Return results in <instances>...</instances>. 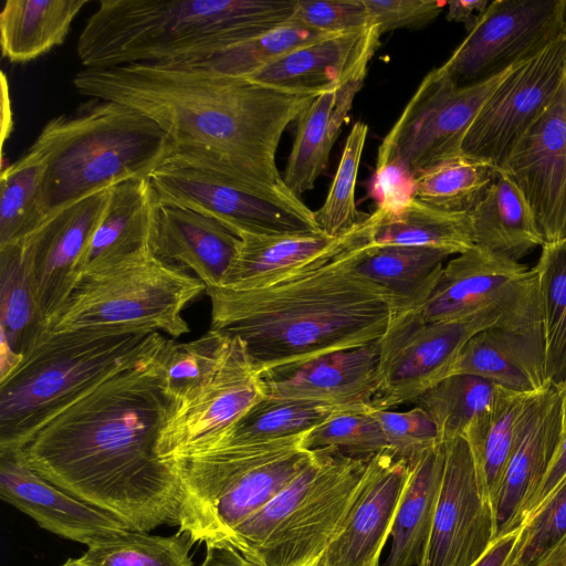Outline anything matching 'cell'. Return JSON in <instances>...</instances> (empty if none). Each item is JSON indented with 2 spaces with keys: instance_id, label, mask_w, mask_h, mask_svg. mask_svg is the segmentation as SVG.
<instances>
[{
  "instance_id": "836d02e7",
  "label": "cell",
  "mask_w": 566,
  "mask_h": 566,
  "mask_svg": "<svg viewBox=\"0 0 566 566\" xmlns=\"http://www.w3.org/2000/svg\"><path fill=\"white\" fill-rule=\"evenodd\" d=\"M88 0H7L0 13L2 56L12 63L38 59L61 45Z\"/></svg>"
},
{
  "instance_id": "7402d4cb",
  "label": "cell",
  "mask_w": 566,
  "mask_h": 566,
  "mask_svg": "<svg viewBox=\"0 0 566 566\" xmlns=\"http://www.w3.org/2000/svg\"><path fill=\"white\" fill-rule=\"evenodd\" d=\"M408 475L409 464L389 450L370 457L355 501L316 566H379Z\"/></svg>"
},
{
  "instance_id": "bcb514c9",
  "label": "cell",
  "mask_w": 566,
  "mask_h": 566,
  "mask_svg": "<svg viewBox=\"0 0 566 566\" xmlns=\"http://www.w3.org/2000/svg\"><path fill=\"white\" fill-rule=\"evenodd\" d=\"M305 450L335 452L354 458H369L388 450L378 421L366 411L337 413L304 433Z\"/></svg>"
},
{
  "instance_id": "5b68a950",
  "label": "cell",
  "mask_w": 566,
  "mask_h": 566,
  "mask_svg": "<svg viewBox=\"0 0 566 566\" xmlns=\"http://www.w3.org/2000/svg\"><path fill=\"white\" fill-rule=\"evenodd\" d=\"M171 153L170 140L147 116L90 98L50 119L24 156L44 167L40 210L45 220L96 191L149 178Z\"/></svg>"
},
{
  "instance_id": "681fc988",
  "label": "cell",
  "mask_w": 566,
  "mask_h": 566,
  "mask_svg": "<svg viewBox=\"0 0 566 566\" xmlns=\"http://www.w3.org/2000/svg\"><path fill=\"white\" fill-rule=\"evenodd\" d=\"M291 19L327 34L375 25L364 0H296Z\"/></svg>"
},
{
  "instance_id": "db71d44e",
  "label": "cell",
  "mask_w": 566,
  "mask_h": 566,
  "mask_svg": "<svg viewBox=\"0 0 566 566\" xmlns=\"http://www.w3.org/2000/svg\"><path fill=\"white\" fill-rule=\"evenodd\" d=\"M488 0H452L447 1V20L463 23L470 32L481 14L486 10Z\"/></svg>"
},
{
  "instance_id": "cb8c5ba5",
  "label": "cell",
  "mask_w": 566,
  "mask_h": 566,
  "mask_svg": "<svg viewBox=\"0 0 566 566\" xmlns=\"http://www.w3.org/2000/svg\"><path fill=\"white\" fill-rule=\"evenodd\" d=\"M380 36L376 25L331 34L295 49L247 78L292 90L325 91L367 70Z\"/></svg>"
},
{
  "instance_id": "e575fe53",
  "label": "cell",
  "mask_w": 566,
  "mask_h": 566,
  "mask_svg": "<svg viewBox=\"0 0 566 566\" xmlns=\"http://www.w3.org/2000/svg\"><path fill=\"white\" fill-rule=\"evenodd\" d=\"M1 357H21L46 331L36 307L24 240L0 247Z\"/></svg>"
},
{
  "instance_id": "7bdbcfd3",
  "label": "cell",
  "mask_w": 566,
  "mask_h": 566,
  "mask_svg": "<svg viewBox=\"0 0 566 566\" xmlns=\"http://www.w3.org/2000/svg\"><path fill=\"white\" fill-rule=\"evenodd\" d=\"M43 176V165L24 155L2 168L0 247L25 239L44 221L40 210Z\"/></svg>"
},
{
  "instance_id": "60d3db41",
  "label": "cell",
  "mask_w": 566,
  "mask_h": 566,
  "mask_svg": "<svg viewBox=\"0 0 566 566\" xmlns=\"http://www.w3.org/2000/svg\"><path fill=\"white\" fill-rule=\"evenodd\" d=\"M192 544L182 531L159 536L127 530L87 546L78 560L86 566H193Z\"/></svg>"
},
{
  "instance_id": "e0dca14e",
  "label": "cell",
  "mask_w": 566,
  "mask_h": 566,
  "mask_svg": "<svg viewBox=\"0 0 566 566\" xmlns=\"http://www.w3.org/2000/svg\"><path fill=\"white\" fill-rule=\"evenodd\" d=\"M444 467L431 532L417 566H474L495 541V517L463 437L443 442Z\"/></svg>"
},
{
  "instance_id": "6f0895ef",
  "label": "cell",
  "mask_w": 566,
  "mask_h": 566,
  "mask_svg": "<svg viewBox=\"0 0 566 566\" xmlns=\"http://www.w3.org/2000/svg\"><path fill=\"white\" fill-rule=\"evenodd\" d=\"M539 566H566V538Z\"/></svg>"
},
{
  "instance_id": "d590c367",
  "label": "cell",
  "mask_w": 566,
  "mask_h": 566,
  "mask_svg": "<svg viewBox=\"0 0 566 566\" xmlns=\"http://www.w3.org/2000/svg\"><path fill=\"white\" fill-rule=\"evenodd\" d=\"M532 395L500 387L492 408L473 420L462 434L470 448L481 491L492 507L521 416Z\"/></svg>"
},
{
  "instance_id": "8fae6325",
  "label": "cell",
  "mask_w": 566,
  "mask_h": 566,
  "mask_svg": "<svg viewBox=\"0 0 566 566\" xmlns=\"http://www.w3.org/2000/svg\"><path fill=\"white\" fill-rule=\"evenodd\" d=\"M157 202L211 218L238 238L321 231L314 211L252 191L205 158L172 151L149 177Z\"/></svg>"
},
{
  "instance_id": "11a10c76",
  "label": "cell",
  "mask_w": 566,
  "mask_h": 566,
  "mask_svg": "<svg viewBox=\"0 0 566 566\" xmlns=\"http://www.w3.org/2000/svg\"><path fill=\"white\" fill-rule=\"evenodd\" d=\"M206 546V556L201 566H258L231 545L207 543Z\"/></svg>"
},
{
  "instance_id": "680465c9",
  "label": "cell",
  "mask_w": 566,
  "mask_h": 566,
  "mask_svg": "<svg viewBox=\"0 0 566 566\" xmlns=\"http://www.w3.org/2000/svg\"><path fill=\"white\" fill-rule=\"evenodd\" d=\"M60 566H86L82 564L78 558H69Z\"/></svg>"
},
{
  "instance_id": "74e56055",
  "label": "cell",
  "mask_w": 566,
  "mask_h": 566,
  "mask_svg": "<svg viewBox=\"0 0 566 566\" xmlns=\"http://www.w3.org/2000/svg\"><path fill=\"white\" fill-rule=\"evenodd\" d=\"M346 411L349 410L307 400L264 397L224 434L198 448L217 443L262 441L293 437L305 433L331 417Z\"/></svg>"
},
{
  "instance_id": "3957f363",
  "label": "cell",
  "mask_w": 566,
  "mask_h": 566,
  "mask_svg": "<svg viewBox=\"0 0 566 566\" xmlns=\"http://www.w3.org/2000/svg\"><path fill=\"white\" fill-rule=\"evenodd\" d=\"M373 244L367 216L324 254L264 286L207 289L210 329L239 339L261 373L380 340L392 303L357 271Z\"/></svg>"
},
{
  "instance_id": "6da1fadb",
  "label": "cell",
  "mask_w": 566,
  "mask_h": 566,
  "mask_svg": "<svg viewBox=\"0 0 566 566\" xmlns=\"http://www.w3.org/2000/svg\"><path fill=\"white\" fill-rule=\"evenodd\" d=\"M157 358L105 379L14 450L51 483L139 532L178 524L184 502L172 461L158 453L171 401Z\"/></svg>"
},
{
  "instance_id": "44dd1931",
  "label": "cell",
  "mask_w": 566,
  "mask_h": 566,
  "mask_svg": "<svg viewBox=\"0 0 566 566\" xmlns=\"http://www.w3.org/2000/svg\"><path fill=\"white\" fill-rule=\"evenodd\" d=\"M380 340L325 354L261 374L268 398L307 400L349 411L371 408L377 389Z\"/></svg>"
},
{
  "instance_id": "8992f818",
  "label": "cell",
  "mask_w": 566,
  "mask_h": 566,
  "mask_svg": "<svg viewBox=\"0 0 566 566\" xmlns=\"http://www.w3.org/2000/svg\"><path fill=\"white\" fill-rule=\"evenodd\" d=\"M159 332L46 329L0 378V451H14L48 420L105 379L155 360Z\"/></svg>"
},
{
  "instance_id": "ac0fdd59",
  "label": "cell",
  "mask_w": 566,
  "mask_h": 566,
  "mask_svg": "<svg viewBox=\"0 0 566 566\" xmlns=\"http://www.w3.org/2000/svg\"><path fill=\"white\" fill-rule=\"evenodd\" d=\"M501 170L526 198L544 242L566 239V67L552 101Z\"/></svg>"
},
{
  "instance_id": "b9f144b4",
  "label": "cell",
  "mask_w": 566,
  "mask_h": 566,
  "mask_svg": "<svg viewBox=\"0 0 566 566\" xmlns=\"http://www.w3.org/2000/svg\"><path fill=\"white\" fill-rule=\"evenodd\" d=\"M327 33L290 19L287 22L189 66L248 77L281 56L325 38Z\"/></svg>"
},
{
  "instance_id": "f5cc1de1",
  "label": "cell",
  "mask_w": 566,
  "mask_h": 566,
  "mask_svg": "<svg viewBox=\"0 0 566 566\" xmlns=\"http://www.w3.org/2000/svg\"><path fill=\"white\" fill-rule=\"evenodd\" d=\"M566 476V428L563 430L562 439L557 448L555 458L552 465L534 494L524 513V522L542 505V503L549 496L554 489ZM522 527V526H521Z\"/></svg>"
},
{
  "instance_id": "52a82bcc",
  "label": "cell",
  "mask_w": 566,
  "mask_h": 566,
  "mask_svg": "<svg viewBox=\"0 0 566 566\" xmlns=\"http://www.w3.org/2000/svg\"><path fill=\"white\" fill-rule=\"evenodd\" d=\"M304 433L274 440L217 443L168 458L184 502L179 531L193 543H223L232 530L289 485L313 460Z\"/></svg>"
},
{
  "instance_id": "9f6ffc18",
  "label": "cell",
  "mask_w": 566,
  "mask_h": 566,
  "mask_svg": "<svg viewBox=\"0 0 566 566\" xmlns=\"http://www.w3.org/2000/svg\"><path fill=\"white\" fill-rule=\"evenodd\" d=\"M518 533L520 530L495 539L486 554L474 566H510L511 554Z\"/></svg>"
},
{
  "instance_id": "7dc6e473",
  "label": "cell",
  "mask_w": 566,
  "mask_h": 566,
  "mask_svg": "<svg viewBox=\"0 0 566 566\" xmlns=\"http://www.w3.org/2000/svg\"><path fill=\"white\" fill-rule=\"evenodd\" d=\"M566 538V476L520 528L510 566H539Z\"/></svg>"
},
{
  "instance_id": "484cf974",
  "label": "cell",
  "mask_w": 566,
  "mask_h": 566,
  "mask_svg": "<svg viewBox=\"0 0 566 566\" xmlns=\"http://www.w3.org/2000/svg\"><path fill=\"white\" fill-rule=\"evenodd\" d=\"M452 375L478 376L521 394L539 392L549 385L543 334L496 327L481 331L459 350L450 367Z\"/></svg>"
},
{
  "instance_id": "ba28073f",
  "label": "cell",
  "mask_w": 566,
  "mask_h": 566,
  "mask_svg": "<svg viewBox=\"0 0 566 566\" xmlns=\"http://www.w3.org/2000/svg\"><path fill=\"white\" fill-rule=\"evenodd\" d=\"M369 458L315 451L310 464L223 543L258 566L316 565L355 501Z\"/></svg>"
},
{
  "instance_id": "9c48e42d",
  "label": "cell",
  "mask_w": 566,
  "mask_h": 566,
  "mask_svg": "<svg viewBox=\"0 0 566 566\" xmlns=\"http://www.w3.org/2000/svg\"><path fill=\"white\" fill-rule=\"evenodd\" d=\"M206 290L185 268L161 260L147 247L82 274L48 329L151 331L177 338L190 331L182 311Z\"/></svg>"
},
{
  "instance_id": "4316f807",
  "label": "cell",
  "mask_w": 566,
  "mask_h": 566,
  "mask_svg": "<svg viewBox=\"0 0 566 566\" xmlns=\"http://www.w3.org/2000/svg\"><path fill=\"white\" fill-rule=\"evenodd\" d=\"M367 70L317 95L296 119V132L283 179L300 197L314 188L328 165L332 148L342 133Z\"/></svg>"
},
{
  "instance_id": "d4e9b609",
  "label": "cell",
  "mask_w": 566,
  "mask_h": 566,
  "mask_svg": "<svg viewBox=\"0 0 566 566\" xmlns=\"http://www.w3.org/2000/svg\"><path fill=\"white\" fill-rule=\"evenodd\" d=\"M240 239L218 221L157 202L151 249L161 260L190 269L206 287L222 285Z\"/></svg>"
},
{
  "instance_id": "ffe728a7",
  "label": "cell",
  "mask_w": 566,
  "mask_h": 566,
  "mask_svg": "<svg viewBox=\"0 0 566 566\" xmlns=\"http://www.w3.org/2000/svg\"><path fill=\"white\" fill-rule=\"evenodd\" d=\"M563 430L564 390L548 385L528 398L521 416L493 504L495 539L523 525L526 506L552 465Z\"/></svg>"
},
{
  "instance_id": "f546056e",
  "label": "cell",
  "mask_w": 566,
  "mask_h": 566,
  "mask_svg": "<svg viewBox=\"0 0 566 566\" xmlns=\"http://www.w3.org/2000/svg\"><path fill=\"white\" fill-rule=\"evenodd\" d=\"M409 464V475L390 533L384 566H417L428 542L442 482L443 443Z\"/></svg>"
},
{
  "instance_id": "30bf717a",
  "label": "cell",
  "mask_w": 566,
  "mask_h": 566,
  "mask_svg": "<svg viewBox=\"0 0 566 566\" xmlns=\"http://www.w3.org/2000/svg\"><path fill=\"white\" fill-rule=\"evenodd\" d=\"M483 312L499 315L506 329L543 334L535 269L474 245L444 264L420 307L398 316L436 323Z\"/></svg>"
},
{
  "instance_id": "9a60e30c",
  "label": "cell",
  "mask_w": 566,
  "mask_h": 566,
  "mask_svg": "<svg viewBox=\"0 0 566 566\" xmlns=\"http://www.w3.org/2000/svg\"><path fill=\"white\" fill-rule=\"evenodd\" d=\"M566 0H494L441 65L458 86L491 78L563 34Z\"/></svg>"
},
{
  "instance_id": "7a4b0ae2",
  "label": "cell",
  "mask_w": 566,
  "mask_h": 566,
  "mask_svg": "<svg viewBox=\"0 0 566 566\" xmlns=\"http://www.w3.org/2000/svg\"><path fill=\"white\" fill-rule=\"evenodd\" d=\"M83 96L117 102L156 123L180 151L207 159L260 196L308 207L276 165L281 138L324 91L292 90L182 64L83 69Z\"/></svg>"
},
{
  "instance_id": "4fadbf2b",
  "label": "cell",
  "mask_w": 566,
  "mask_h": 566,
  "mask_svg": "<svg viewBox=\"0 0 566 566\" xmlns=\"http://www.w3.org/2000/svg\"><path fill=\"white\" fill-rule=\"evenodd\" d=\"M493 327L506 329L491 312L436 323L395 316L380 339L379 381L370 409L412 403L449 376L455 356L473 335Z\"/></svg>"
},
{
  "instance_id": "2e32d148",
  "label": "cell",
  "mask_w": 566,
  "mask_h": 566,
  "mask_svg": "<svg viewBox=\"0 0 566 566\" xmlns=\"http://www.w3.org/2000/svg\"><path fill=\"white\" fill-rule=\"evenodd\" d=\"M228 338V337H227ZM261 370L237 338H228L209 379L171 408L158 440L168 459L224 434L265 397Z\"/></svg>"
},
{
  "instance_id": "603a6c76",
  "label": "cell",
  "mask_w": 566,
  "mask_h": 566,
  "mask_svg": "<svg viewBox=\"0 0 566 566\" xmlns=\"http://www.w3.org/2000/svg\"><path fill=\"white\" fill-rule=\"evenodd\" d=\"M0 497L40 527L87 546L129 530L115 515L76 499L38 474L18 451H0Z\"/></svg>"
},
{
  "instance_id": "94428289",
  "label": "cell",
  "mask_w": 566,
  "mask_h": 566,
  "mask_svg": "<svg viewBox=\"0 0 566 566\" xmlns=\"http://www.w3.org/2000/svg\"><path fill=\"white\" fill-rule=\"evenodd\" d=\"M314 566H316V565H314Z\"/></svg>"
},
{
  "instance_id": "f1b7e54d",
  "label": "cell",
  "mask_w": 566,
  "mask_h": 566,
  "mask_svg": "<svg viewBox=\"0 0 566 566\" xmlns=\"http://www.w3.org/2000/svg\"><path fill=\"white\" fill-rule=\"evenodd\" d=\"M469 214L474 245L492 253L518 261L545 243L526 198L501 169Z\"/></svg>"
},
{
  "instance_id": "f907efd6",
  "label": "cell",
  "mask_w": 566,
  "mask_h": 566,
  "mask_svg": "<svg viewBox=\"0 0 566 566\" xmlns=\"http://www.w3.org/2000/svg\"><path fill=\"white\" fill-rule=\"evenodd\" d=\"M380 35L398 29H419L436 20L447 1L364 0Z\"/></svg>"
},
{
  "instance_id": "4dcf8cb0",
  "label": "cell",
  "mask_w": 566,
  "mask_h": 566,
  "mask_svg": "<svg viewBox=\"0 0 566 566\" xmlns=\"http://www.w3.org/2000/svg\"><path fill=\"white\" fill-rule=\"evenodd\" d=\"M344 235V234H343ZM323 231L294 234H243L223 279V287L264 286L324 254L340 239Z\"/></svg>"
},
{
  "instance_id": "f35d334b",
  "label": "cell",
  "mask_w": 566,
  "mask_h": 566,
  "mask_svg": "<svg viewBox=\"0 0 566 566\" xmlns=\"http://www.w3.org/2000/svg\"><path fill=\"white\" fill-rule=\"evenodd\" d=\"M501 386L472 375L446 377L413 400L434 422L443 443L462 437L469 424L492 408Z\"/></svg>"
},
{
  "instance_id": "8d00e7d4",
  "label": "cell",
  "mask_w": 566,
  "mask_h": 566,
  "mask_svg": "<svg viewBox=\"0 0 566 566\" xmlns=\"http://www.w3.org/2000/svg\"><path fill=\"white\" fill-rule=\"evenodd\" d=\"M542 307L545 370L549 385H566V239L544 243L534 266Z\"/></svg>"
},
{
  "instance_id": "83f0119b",
  "label": "cell",
  "mask_w": 566,
  "mask_h": 566,
  "mask_svg": "<svg viewBox=\"0 0 566 566\" xmlns=\"http://www.w3.org/2000/svg\"><path fill=\"white\" fill-rule=\"evenodd\" d=\"M156 207L149 178L112 187L105 216L80 262L78 277L151 247Z\"/></svg>"
},
{
  "instance_id": "f6af8a7d",
  "label": "cell",
  "mask_w": 566,
  "mask_h": 566,
  "mask_svg": "<svg viewBox=\"0 0 566 566\" xmlns=\"http://www.w3.org/2000/svg\"><path fill=\"white\" fill-rule=\"evenodd\" d=\"M367 135L366 123L358 120L353 124L327 196L314 211L319 230L329 237H342L366 218L363 219L357 209L355 188Z\"/></svg>"
},
{
  "instance_id": "816d5d0a",
  "label": "cell",
  "mask_w": 566,
  "mask_h": 566,
  "mask_svg": "<svg viewBox=\"0 0 566 566\" xmlns=\"http://www.w3.org/2000/svg\"><path fill=\"white\" fill-rule=\"evenodd\" d=\"M415 179L397 164H376L368 181V197L376 202L375 210H395L413 199Z\"/></svg>"
},
{
  "instance_id": "1f68e13d",
  "label": "cell",
  "mask_w": 566,
  "mask_h": 566,
  "mask_svg": "<svg viewBox=\"0 0 566 566\" xmlns=\"http://www.w3.org/2000/svg\"><path fill=\"white\" fill-rule=\"evenodd\" d=\"M370 239L377 247L429 248L458 255L474 247L469 213L444 211L416 198L368 216Z\"/></svg>"
},
{
  "instance_id": "ee69618b",
  "label": "cell",
  "mask_w": 566,
  "mask_h": 566,
  "mask_svg": "<svg viewBox=\"0 0 566 566\" xmlns=\"http://www.w3.org/2000/svg\"><path fill=\"white\" fill-rule=\"evenodd\" d=\"M227 340L226 336L211 329L191 342L167 340L157 358V368L171 403L185 399L209 379Z\"/></svg>"
},
{
  "instance_id": "277c9868",
  "label": "cell",
  "mask_w": 566,
  "mask_h": 566,
  "mask_svg": "<svg viewBox=\"0 0 566 566\" xmlns=\"http://www.w3.org/2000/svg\"><path fill=\"white\" fill-rule=\"evenodd\" d=\"M296 0H102L76 43L84 69L193 64L285 22Z\"/></svg>"
},
{
  "instance_id": "d6a6232c",
  "label": "cell",
  "mask_w": 566,
  "mask_h": 566,
  "mask_svg": "<svg viewBox=\"0 0 566 566\" xmlns=\"http://www.w3.org/2000/svg\"><path fill=\"white\" fill-rule=\"evenodd\" d=\"M450 255L437 249L373 244L357 271L389 294L395 317L428 300Z\"/></svg>"
},
{
  "instance_id": "91938a15",
  "label": "cell",
  "mask_w": 566,
  "mask_h": 566,
  "mask_svg": "<svg viewBox=\"0 0 566 566\" xmlns=\"http://www.w3.org/2000/svg\"><path fill=\"white\" fill-rule=\"evenodd\" d=\"M564 390V429L566 428V385L563 388Z\"/></svg>"
},
{
  "instance_id": "5bb4252c",
  "label": "cell",
  "mask_w": 566,
  "mask_h": 566,
  "mask_svg": "<svg viewBox=\"0 0 566 566\" xmlns=\"http://www.w3.org/2000/svg\"><path fill=\"white\" fill-rule=\"evenodd\" d=\"M566 67V34L517 63L471 123L462 154L502 169L507 158L545 111Z\"/></svg>"
},
{
  "instance_id": "d6986e66",
  "label": "cell",
  "mask_w": 566,
  "mask_h": 566,
  "mask_svg": "<svg viewBox=\"0 0 566 566\" xmlns=\"http://www.w3.org/2000/svg\"><path fill=\"white\" fill-rule=\"evenodd\" d=\"M112 188L96 191L49 216L24 240L40 318L50 322L78 280V265L109 203Z\"/></svg>"
},
{
  "instance_id": "ab89813d",
  "label": "cell",
  "mask_w": 566,
  "mask_h": 566,
  "mask_svg": "<svg viewBox=\"0 0 566 566\" xmlns=\"http://www.w3.org/2000/svg\"><path fill=\"white\" fill-rule=\"evenodd\" d=\"M496 170L462 154L419 174L415 179V198L444 211L470 213Z\"/></svg>"
},
{
  "instance_id": "c3c4849f",
  "label": "cell",
  "mask_w": 566,
  "mask_h": 566,
  "mask_svg": "<svg viewBox=\"0 0 566 566\" xmlns=\"http://www.w3.org/2000/svg\"><path fill=\"white\" fill-rule=\"evenodd\" d=\"M378 421L388 443V450L407 463L441 444L438 429L419 407L407 411L368 409Z\"/></svg>"
},
{
  "instance_id": "7c38bea8",
  "label": "cell",
  "mask_w": 566,
  "mask_h": 566,
  "mask_svg": "<svg viewBox=\"0 0 566 566\" xmlns=\"http://www.w3.org/2000/svg\"><path fill=\"white\" fill-rule=\"evenodd\" d=\"M515 65L468 86H458L441 65L431 70L384 137L376 164H397L416 178L462 155L471 123Z\"/></svg>"
}]
</instances>
